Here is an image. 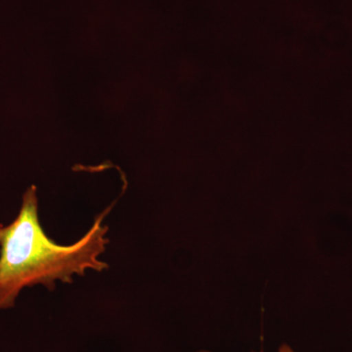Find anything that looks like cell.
I'll return each instance as SVG.
<instances>
[{
	"mask_svg": "<svg viewBox=\"0 0 352 352\" xmlns=\"http://www.w3.org/2000/svg\"><path fill=\"white\" fill-rule=\"evenodd\" d=\"M199 352H208V351H199ZM279 352H295L292 349L291 346H287V344H283L279 349Z\"/></svg>",
	"mask_w": 352,
	"mask_h": 352,
	"instance_id": "cell-2",
	"label": "cell"
},
{
	"mask_svg": "<svg viewBox=\"0 0 352 352\" xmlns=\"http://www.w3.org/2000/svg\"><path fill=\"white\" fill-rule=\"evenodd\" d=\"M4 228H6V226H4L3 224L0 223V241H1L2 234H3Z\"/></svg>",
	"mask_w": 352,
	"mask_h": 352,
	"instance_id": "cell-3",
	"label": "cell"
},
{
	"mask_svg": "<svg viewBox=\"0 0 352 352\" xmlns=\"http://www.w3.org/2000/svg\"><path fill=\"white\" fill-rule=\"evenodd\" d=\"M113 206L95 219L85 235L74 244H57L44 232L38 217L36 187H29L16 219L4 228L0 241V310L15 305L21 292L43 285L55 289L57 282L72 283L87 271L108 270L100 256L109 244L104 219Z\"/></svg>",
	"mask_w": 352,
	"mask_h": 352,
	"instance_id": "cell-1",
	"label": "cell"
}]
</instances>
